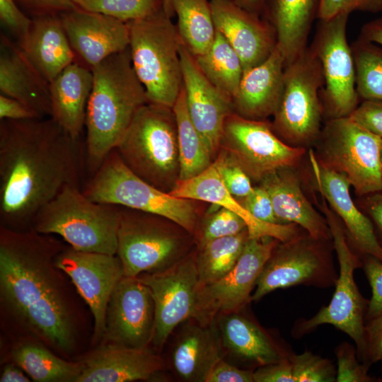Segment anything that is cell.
Returning a JSON list of instances; mask_svg holds the SVG:
<instances>
[{
	"label": "cell",
	"mask_w": 382,
	"mask_h": 382,
	"mask_svg": "<svg viewBox=\"0 0 382 382\" xmlns=\"http://www.w3.org/2000/svg\"><path fill=\"white\" fill-rule=\"evenodd\" d=\"M173 110L178 133L179 154L178 180H184L193 178L207 169L212 163L214 155L190 117L183 86Z\"/></svg>",
	"instance_id": "33"
},
{
	"label": "cell",
	"mask_w": 382,
	"mask_h": 382,
	"mask_svg": "<svg viewBox=\"0 0 382 382\" xmlns=\"http://www.w3.org/2000/svg\"><path fill=\"white\" fill-rule=\"evenodd\" d=\"M318 241L308 235L294 236L279 244L265 265L250 301H258L279 289L325 283L322 279L330 270Z\"/></svg>",
	"instance_id": "18"
},
{
	"label": "cell",
	"mask_w": 382,
	"mask_h": 382,
	"mask_svg": "<svg viewBox=\"0 0 382 382\" xmlns=\"http://www.w3.org/2000/svg\"><path fill=\"white\" fill-rule=\"evenodd\" d=\"M237 161L250 179L260 182L268 174L294 167L306 148L283 141L265 120L230 115L225 121L221 145Z\"/></svg>",
	"instance_id": "13"
},
{
	"label": "cell",
	"mask_w": 382,
	"mask_h": 382,
	"mask_svg": "<svg viewBox=\"0 0 382 382\" xmlns=\"http://www.w3.org/2000/svg\"><path fill=\"white\" fill-rule=\"evenodd\" d=\"M64 247L53 235L33 228H0V296L3 305L28 330L63 352L74 346L75 328L60 270Z\"/></svg>",
	"instance_id": "2"
},
{
	"label": "cell",
	"mask_w": 382,
	"mask_h": 382,
	"mask_svg": "<svg viewBox=\"0 0 382 382\" xmlns=\"http://www.w3.org/2000/svg\"><path fill=\"white\" fill-rule=\"evenodd\" d=\"M364 270L371 289L365 321L382 316V261L366 255Z\"/></svg>",
	"instance_id": "45"
},
{
	"label": "cell",
	"mask_w": 382,
	"mask_h": 382,
	"mask_svg": "<svg viewBox=\"0 0 382 382\" xmlns=\"http://www.w3.org/2000/svg\"><path fill=\"white\" fill-rule=\"evenodd\" d=\"M248 238L246 229L234 236L210 241L199 247L195 257L199 289L220 279L231 270Z\"/></svg>",
	"instance_id": "37"
},
{
	"label": "cell",
	"mask_w": 382,
	"mask_h": 382,
	"mask_svg": "<svg viewBox=\"0 0 382 382\" xmlns=\"http://www.w3.org/2000/svg\"><path fill=\"white\" fill-rule=\"evenodd\" d=\"M12 358L34 381L76 382L81 369V362L62 359L44 346L25 342L16 347Z\"/></svg>",
	"instance_id": "35"
},
{
	"label": "cell",
	"mask_w": 382,
	"mask_h": 382,
	"mask_svg": "<svg viewBox=\"0 0 382 382\" xmlns=\"http://www.w3.org/2000/svg\"><path fill=\"white\" fill-rule=\"evenodd\" d=\"M82 191L95 202L155 214L187 232L195 230L196 212L190 199L174 197L140 178L115 149L90 176Z\"/></svg>",
	"instance_id": "7"
},
{
	"label": "cell",
	"mask_w": 382,
	"mask_h": 382,
	"mask_svg": "<svg viewBox=\"0 0 382 382\" xmlns=\"http://www.w3.org/2000/svg\"><path fill=\"white\" fill-rule=\"evenodd\" d=\"M320 0H266L264 12L273 27L286 64L308 47L309 33Z\"/></svg>",
	"instance_id": "31"
},
{
	"label": "cell",
	"mask_w": 382,
	"mask_h": 382,
	"mask_svg": "<svg viewBox=\"0 0 382 382\" xmlns=\"http://www.w3.org/2000/svg\"><path fill=\"white\" fill-rule=\"evenodd\" d=\"M168 192L178 198L216 204L236 213L245 221L249 238L272 236L283 242L295 236L293 224H267L252 216L226 188L216 159L200 174L187 180H178Z\"/></svg>",
	"instance_id": "23"
},
{
	"label": "cell",
	"mask_w": 382,
	"mask_h": 382,
	"mask_svg": "<svg viewBox=\"0 0 382 382\" xmlns=\"http://www.w3.org/2000/svg\"><path fill=\"white\" fill-rule=\"evenodd\" d=\"M238 199L256 219L267 224H281L275 215L270 197L262 186L254 187L248 196Z\"/></svg>",
	"instance_id": "46"
},
{
	"label": "cell",
	"mask_w": 382,
	"mask_h": 382,
	"mask_svg": "<svg viewBox=\"0 0 382 382\" xmlns=\"http://www.w3.org/2000/svg\"><path fill=\"white\" fill-rule=\"evenodd\" d=\"M323 86L321 65L310 47L285 64L282 94L271 125L287 144L305 148L316 142L324 113Z\"/></svg>",
	"instance_id": "8"
},
{
	"label": "cell",
	"mask_w": 382,
	"mask_h": 382,
	"mask_svg": "<svg viewBox=\"0 0 382 382\" xmlns=\"http://www.w3.org/2000/svg\"><path fill=\"white\" fill-rule=\"evenodd\" d=\"M137 277L153 296L155 320L151 344L161 349L179 324L195 318L199 291L195 257L182 258L164 270Z\"/></svg>",
	"instance_id": "15"
},
{
	"label": "cell",
	"mask_w": 382,
	"mask_h": 382,
	"mask_svg": "<svg viewBox=\"0 0 382 382\" xmlns=\"http://www.w3.org/2000/svg\"><path fill=\"white\" fill-rule=\"evenodd\" d=\"M349 15L342 13L319 20L310 46L321 65V100L328 119L349 116L359 105L354 58L347 37Z\"/></svg>",
	"instance_id": "11"
},
{
	"label": "cell",
	"mask_w": 382,
	"mask_h": 382,
	"mask_svg": "<svg viewBox=\"0 0 382 382\" xmlns=\"http://www.w3.org/2000/svg\"><path fill=\"white\" fill-rule=\"evenodd\" d=\"M115 150L140 178L162 190H171L173 180L178 181L179 175L177 125L173 108L149 102L144 105Z\"/></svg>",
	"instance_id": "6"
},
{
	"label": "cell",
	"mask_w": 382,
	"mask_h": 382,
	"mask_svg": "<svg viewBox=\"0 0 382 382\" xmlns=\"http://www.w3.org/2000/svg\"><path fill=\"white\" fill-rule=\"evenodd\" d=\"M214 320L221 347L240 359L261 366L286 357L259 325L238 312L219 314Z\"/></svg>",
	"instance_id": "32"
},
{
	"label": "cell",
	"mask_w": 382,
	"mask_h": 382,
	"mask_svg": "<svg viewBox=\"0 0 382 382\" xmlns=\"http://www.w3.org/2000/svg\"><path fill=\"white\" fill-rule=\"evenodd\" d=\"M349 117L363 128L382 139V101L364 100Z\"/></svg>",
	"instance_id": "48"
},
{
	"label": "cell",
	"mask_w": 382,
	"mask_h": 382,
	"mask_svg": "<svg viewBox=\"0 0 382 382\" xmlns=\"http://www.w3.org/2000/svg\"><path fill=\"white\" fill-rule=\"evenodd\" d=\"M0 92L36 112L50 117V83L24 55L18 44L4 34L0 43Z\"/></svg>",
	"instance_id": "26"
},
{
	"label": "cell",
	"mask_w": 382,
	"mask_h": 382,
	"mask_svg": "<svg viewBox=\"0 0 382 382\" xmlns=\"http://www.w3.org/2000/svg\"><path fill=\"white\" fill-rule=\"evenodd\" d=\"M122 207L95 202L67 185L35 216V231L60 236L71 248L116 255Z\"/></svg>",
	"instance_id": "4"
},
{
	"label": "cell",
	"mask_w": 382,
	"mask_h": 382,
	"mask_svg": "<svg viewBox=\"0 0 382 382\" xmlns=\"http://www.w3.org/2000/svg\"><path fill=\"white\" fill-rule=\"evenodd\" d=\"M193 320L183 328L174 342L171 364L182 380L204 382L209 369L222 357L221 345L214 321L203 325Z\"/></svg>",
	"instance_id": "30"
},
{
	"label": "cell",
	"mask_w": 382,
	"mask_h": 382,
	"mask_svg": "<svg viewBox=\"0 0 382 382\" xmlns=\"http://www.w3.org/2000/svg\"><path fill=\"white\" fill-rule=\"evenodd\" d=\"M248 229L244 219L236 213L219 206L211 210L201 226L199 247L223 237L234 236Z\"/></svg>",
	"instance_id": "40"
},
{
	"label": "cell",
	"mask_w": 382,
	"mask_h": 382,
	"mask_svg": "<svg viewBox=\"0 0 382 382\" xmlns=\"http://www.w3.org/2000/svg\"><path fill=\"white\" fill-rule=\"evenodd\" d=\"M363 206L382 234V192L364 196Z\"/></svg>",
	"instance_id": "54"
},
{
	"label": "cell",
	"mask_w": 382,
	"mask_h": 382,
	"mask_svg": "<svg viewBox=\"0 0 382 382\" xmlns=\"http://www.w3.org/2000/svg\"><path fill=\"white\" fill-rule=\"evenodd\" d=\"M92 86V70L77 61L50 83V117L75 139H79L85 127Z\"/></svg>",
	"instance_id": "29"
},
{
	"label": "cell",
	"mask_w": 382,
	"mask_h": 382,
	"mask_svg": "<svg viewBox=\"0 0 382 382\" xmlns=\"http://www.w3.org/2000/svg\"><path fill=\"white\" fill-rule=\"evenodd\" d=\"M293 167L277 170L260 182L269 194L274 211L281 224L301 226L313 238L326 241L332 238L326 219L318 214L304 195Z\"/></svg>",
	"instance_id": "27"
},
{
	"label": "cell",
	"mask_w": 382,
	"mask_h": 382,
	"mask_svg": "<svg viewBox=\"0 0 382 382\" xmlns=\"http://www.w3.org/2000/svg\"><path fill=\"white\" fill-rule=\"evenodd\" d=\"M80 8L103 13L125 22L140 19L163 8V0H73Z\"/></svg>",
	"instance_id": "39"
},
{
	"label": "cell",
	"mask_w": 382,
	"mask_h": 382,
	"mask_svg": "<svg viewBox=\"0 0 382 382\" xmlns=\"http://www.w3.org/2000/svg\"><path fill=\"white\" fill-rule=\"evenodd\" d=\"M216 29L239 56L243 72L263 62L277 46L274 30L267 19L233 0H210Z\"/></svg>",
	"instance_id": "21"
},
{
	"label": "cell",
	"mask_w": 382,
	"mask_h": 382,
	"mask_svg": "<svg viewBox=\"0 0 382 382\" xmlns=\"http://www.w3.org/2000/svg\"><path fill=\"white\" fill-rule=\"evenodd\" d=\"M30 18L59 15L74 8L73 0H16Z\"/></svg>",
	"instance_id": "50"
},
{
	"label": "cell",
	"mask_w": 382,
	"mask_h": 382,
	"mask_svg": "<svg viewBox=\"0 0 382 382\" xmlns=\"http://www.w3.org/2000/svg\"><path fill=\"white\" fill-rule=\"evenodd\" d=\"M24 371L16 364H8L4 366L1 374V382H29L30 378L27 376Z\"/></svg>",
	"instance_id": "56"
},
{
	"label": "cell",
	"mask_w": 382,
	"mask_h": 382,
	"mask_svg": "<svg viewBox=\"0 0 382 382\" xmlns=\"http://www.w3.org/2000/svg\"><path fill=\"white\" fill-rule=\"evenodd\" d=\"M294 382L336 381V369L332 364L306 351L289 357Z\"/></svg>",
	"instance_id": "41"
},
{
	"label": "cell",
	"mask_w": 382,
	"mask_h": 382,
	"mask_svg": "<svg viewBox=\"0 0 382 382\" xmlns=\"http://www.w3.org/2000/svg\"><path fill=\"white\" fill-rule=\"evenodd\" d=\"M163 1L164 10L170 16L172 17L174 13L171 6V0H163Z\"/></svg>",
	"instance_id": "58"
},
{
	"label": "cell",
	"mask_w": 382,
	"mask_h": 382,
	"mask_svg": "<svg viewBox=\"0 0 382 382\" xmlns=\"http://www.w3.org/2000/svg\"><path fill=\"white\" fill-rule=\"evenodd\" d=\"M41 117L19 100L0 94V120H25Z\"/></svg>",
	"instance_id": "53"
},
{
	"label": "cell",
	"mask_w": 382,
	"mask_h": 382,
	"mask_svg": "<svg viewBox=\"0 0 382 382\" xmlns=\"http://www.w3.org/2000/svg\"><path fill=\"white\" fill-rule=\"evenodd\" d=\"M337 382H370L374 378L368 374V366L357 360L356 352L348 343L340 345L336 350Z\"/></svg>",
	"instance_id": "43"
},
{
	"label": "cell",
	"mask_w": 382,
	"mask_h": 382,
	"mask_svg": "<svg viewBox=\"0 0 382 382\" xmlns=\"http://www.w3.org/2000/svg\"><path fill=\"white\" fill-rule=\"evenodd\" d=\"M279 242L272 236L248 238L231 270L220 279L199 289L193 319L209 325L219 314L238 312L250 301L256 282Z\"/></svg>",
	"instance_id": "14"
},
{
	"label": "cell",
	"mask_w": 382,
	"mask_h": 382,
	"mask_svg": "<svg viewBox=\"0 0 382 382\" xmlns=\"http://www.w3.org/2000/svg\"><path fill=\"white\" fill-rule=\"evenodd\" d=\"M59 16L76 61L90 69L129 46L127 22L76 6Z\"/></svg>",
	"instance_id": "19"
},
{
	"label": "cell",
	"mask_w": 382,
	"mask_h": 382,
	"mask_svg": "<svg viewBox=\"0 0 382 382\" xmlns=\"http://www.w3.org/2000/svg\"><path fill=\"white\" fill-rule=\"evenodd\" d=\"M316 142L318 163L345 175L359 196L382 192L381 138L347 116L328 119Z\"/></svg>",
	"instance_id": "9"
},
{
	"label": "cell",
	"mask_w": 382,
	"mask_h": 382,
	"mask_svg": "<svg viewBox=\"0 0 382 382\" xmlns=\"http://www.w3.org/2000/svg\"><path fill=\"white\" fill-rule=\"evenodd\" d=\"M381 172H382V146H381Z\"/></svg>",
	"instance_id": "59"
},
{
	"label": "cell",
	"mask_w": 382,
	"mask_h": 382,
	"mask_svg": "<svg viewBox=\"0 0 382 382\" xmlns=\"http://www.w3.org/2000/svg\"><path fill=\"white\" fill-rule=\"evenodd\" d=\"M17 44L49 83L76 61L59 15L32 18L29 30Z\"/></svg>",
	"instance_id": "28"
},
{
	"label": "cell",
	"mask_w": 382,
	"mask_h": 382,
	"mask_svg": "<svg viewBox=\"0 0 382 382\" xmlns=\"http://www.w3.org/2000/svg\"><path fill=\"white\" fill-rule=\"evenodd\" d=\"M285 64L277 44L263 62L245 71L232 99L234 113L253 120H265L273 115L282 94Z\"/></svg>",
	"instance_id": "25"
},
{
	"label": "cell",
	"mask_w": 382,
	"mask_h": 382,
	"mask_svg": "<svg viewBox=\"0 0 382 382\" xmlns=\"http://www.w3.org/2000/svg\"><path fill=\"white\" fill-rule=\"evenodd\" d=\"M54 264L71 279L90 307L94 319L93 340H101L109 299L125 276L120 258L117 255L81 251L64 245L55 256Z\"/></svg>",
	"instance_id": "16"
},
{
	"label": "cell",
	"mask_w": 382,
	"mask_h": 382,
	"mask_svg": "<svg viewBox=\"0 0 382 382\" xmlns=\"http://www.w3.org/2000/svg\"><path fill=\"white\" fill-rule=\"evenodd\" d=\"M204 382H254L253 371L238 369L221 357L209 369Z\"/></svg>",
	"instance_id": "49"
},
{
	"label": "cell",
	"mask_w": 382,
	"mask_h": 382,
	"mask_svg": "<svg viewBox=\"0 0 382 382\" xmlns=\"http://www.w3.org/2000/svg\"><path fill=\"white\" fill-rule=\"evenodd\" d=\"M366 364L382 361V316L365 321V350Z\"/></svg>",
	"instance_id": "51"
},
{
	"label": "cell",
	"mask_w": 382,
	"mask_h": 382,
	"mask_svg": "<svg viewBox=\"0 0 382 382\" xmlns=\"http://www.w3.org/2000/svg\"><path fill=\"white\" fill-rule=\"evenodd\" d=\"M233 1L250 12L260 15L264 12L266 0H233Z\"/></svg>",
	"instance_id": "57"
},
{
	"label": "cell",
	"mask_w": 382,
	"mask_h": 382,
	"mask_svg": "<svg viewBox=\"0 0 382 382\" xmlns=\"http://www.w3.org/2000/svg\"><path fill=\"white\" fill-rule=\"evenodd\" d=\"M162 219L122 207L116 255L125 276L162 271L181 260L183 241Z\"/></svg>",
	"instance_id": "12"
},
{
	"label": "cell",
	"mask_w": 382,
	"mask_h": 382,
	"mask_svg": "<svg viewBox=\"0 0 382 382\" xmlns=\"http://www.w3.org/2000/svg\"><path fill=\"white\" fill-rule=\"evenodd\" d=\"M0 22L19 40L29 30L32 18L21 9L16 0H0Z\"/></svg>",
	"instance_id": "47"
},
{
	"label": "cell",
	"mask_w": 382,
	"mask_h": 382,
	"mask_svg": "<svg viewBox=\"0 0 382 382\" xmlns=\"http://www.w3.org/2000/svg\"><path fill=\"white\" fill-rule=\"evenodd\" d=\"M180 55L188 114L214 156L221 145L225 121L234 112L232 102L207 79L183 43Z\"/></svg>",
	"instance_id": "20"
},
{
	"label": "cell",
	"mask_w": 382,
	"mask_h": 382,
	"mask_svg": "<svg viewBox=\"0 0 382 382\" xmlns=\"http://www.w3.org/2000/svg\"><path fill=\"white\" fill-rule=\"evenodd\" d=\"M154 320V301L149 288L137 277L124 276L109 299L103 337L113 345L148 348Z\"/></svg>",
	"instance_id": "17"
},
{
	"label": "cell",
	"mask_w": 382,
	"mask_h": 382,
	"mask_svg": "<svg viewBox=\"0 0 382 382\" xmlns=\"http://www.w3.org/2000/svg\"><path fill=\"white\" fill-rule=\"evenodd\" d=\"M76 382H129L156 378L162 359L148 348L136 349L108 343L81 361Z\"/></svg>",
	"instance_id": "24"
},
{
	"label": "cell",
	"mask_w": 382,
	"mask_h": 382,
	"mask_svg": "<svg viewBox=\"0 0 382 382\" xmlns=\"http://www.w3.org/2000/svg\"><path fill=\"white\" fill-rule=\"evenodd\" d=\"M216 160L223 181L231 195L241 199L253 191L250 178L228 152L223 151Z\"/></svg>",
	"instance_id": "42"
},
{
	"label": "cell",
	"mask_w": 382,
	"mask_h": 382,
	"mask_svg": "<svg viewBox=\"0 0 382 382\" xmlns=\"http://www.w3.org/2000/svg\"><path fill=\"white\" fill-rule=\"evenodd\" d=\"M351 48L359 97L382 101V46L359 37Z\"/></svg>",
	"instance_id": "38"
},
{
	"label": "cell",
	"mask_w": 382,
	"mask_h": 382,
	"mask_svg": "<svg viewBox=\"0 0 382 382\" xmlns=\"http://www.w3.org/2000/svg\"><path fill=\"white\" fill-rule=\"evenodd\" d=\"M309 155L318 190L344 222L353 245L366 256L382 261V245L373 223L354 204L347 178L320 164L312 151Z\"/></svg>",
	"instance_id": "22"
},
{
	"label": "cell",
	"mask_w": 382,
	"mask_h": 382,
	"mask_svg": "<svg viewBox=\"0 0 382 382\" xmlns=\"http://www.w3.org/2000/svg\"><path fill=\"white\" fill-rule=\"evenodd\" d=\"M354 11L378 13L382 11V0H320L318 18H330L342 13Z\"/></svg>",
	"instance_id": "44"
},
{
	"label": "cell",
	"mask_w": 382,
	"mask_h": 382,
	"mask_svg": "<svg viewBox=\"0 0 382 382\" xmlns=\"http://www.w3.org/2000/svg\"><path fill=\"white\" fill-rule=\"evenodd\" d=\"M195 59L207 79L232 102L243 68L239 56L222 34L216 30L212 45Z\"/></svg>",
	"instance_id": "36"
},
{
	"label": "cell",
	"mask_w": 382,
	"mask_h": 382,
	"mask_svg": "<svg viewBox=\"0 0 382 382\" xmlns=\"http://www.w3.org/2000/svg\"><path fill=\"white\" fill-rule=\"evenodd\" d=\"M127 23L132 66L149 102L173 108L183 83L176 25L163 8Z\"/></svg>",
	"instance_id": "5"
},
{
	"label": "cell",
	"mask_w": 382,
	"mask_h": 382,
	"mask_svg": "<svg viewBox=\"0 0 382 382\" xmlns=\"http://www.w3.org/2000/svg\"><path fill=\"white\" fill-rule=\"evenodd\" d=\"M359 37L382 46V17L365 23Z\"/></svg>",
	"instance_id": "55"
},
{
	"label": "cell",
	"mask_w": 382,
	"mask_h": 382,
	"mask_svg": "<svg viewBox=\"0 0 382 382\" xmlns=\"http://www.w3.org/2000/svg\"><path fill=\"white\" fill-rule=\"evenodd\" d=\"M320 204L330 229L339 262V276L329 304L299 326L300 333L318 325L330 324L349 335L363 356L365 350V318L368 302L361 295L354 279V272L360 266L359 260L350 248L344 229L335 214L321 195Z\"/></svg>",
	"instance_id": "10"
},
{
	"label": "cell",
	"mask_w": 382,
	"mask_h": 382,
	"mask_svg": "<svg viewBox=\"0 0 382 382\" xmlns=\"http://www.w3.org/2000/svg\"><path fill=\"white\" fill-rule=\"evenodd\" d=\"M254 382H294L289 358L259 366L253 371Z\"/></svg>",
	"instance_id": "52"
},
{
	"label": "cell",
	"mask_w": 382,
	"mask_h": 382,
	"mask_svg": "<svg viewBox=\"0 0 382 382\" xmlns=\"http://www.w3.org/2000/svg\"><path fill=\"white\" fill-rule=\"evenodd\" d=\"M182 43L196 57L212 45L216 33L210 0H171Z\"/></svg>",
	"instance_id": "34"
},
{
	"label": "cell",
	"mask_w": 382,
	"mask_h": 382,
	"mask_svg": "<svg viewBox=\"0 0 382 382\" xmlns=\"http://www.w3.org/2000/svg\"><path fill=\"white\" fill-rule=\"evenodd\" d=\"M79 139L50 117L0 122L1 226L30 228L64 187L79 186Z\"/></svg>",
	"instance_id": "1"
},
{
	"label": "cell",
	"mask_w": 382,
	"mask_h": 382,
	"mask_svg": "<svg viewBox=\"0 0 382 382\" xmlns=\"http://www.w3.org/2000/svg\"><path fill=\"white\" fill-rule=\"evenodd\" d=\"M85 127L86 165L91 176L115 150L134 115L149 103L132 66L129 47L92 68Z\"/></svg>",
	"instance_id": "3"
}]
</instances>
